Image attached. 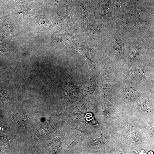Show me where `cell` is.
<instances>
[{"label": "cell", "instance_id": "cell-1", "mask_svg": "<svg viewBox=\"0 0 154 154\" xmlns=\"http://www.w3.org/2000/svg\"><path fill=\"white\" fill-rule=\"evenodd\" d=\"M118 78L145 84H154V64H146L119 69Z\"/></svg>", "mask_w": 154, "mask_h": 154}, {"label": "cell", "instance_id": "cell-2", "mask_svg": "<svg viewBox=\"0 0 154 154\" xmlns=\"http://www.w3.org/2000/svg\"><path fill=\"white\" fill-rule=\"evenodd\" d=\"M95 68L101 82L114 83L118 78L119 68L105 57L100 59Z\"/></svg>", "mask_w": 154, "mask_h": 154}, {"label": "cell", "instance_id": "cell-3", "mask_svg": "<svg viewBox=\"0 0 154 154\" xmlns=\"http://www.w3.org/2000/svg\"><path fill=\"white\" fill-rule=\"evenodd\" d=\"M74 48L79 52L86 60L89 70L95 67L100 58L97 57L92 49L84 46L76 47Z\"/></svg>", "mask_w": 154, "mask_h": 154}, {"label": "cell", "instance_id": "cell-4", "mask_svg": "<svg viewBox=\"0 0 154 154\" xmlns=\"http://www.w3.org/2000/svg\"><path fill=\"white\" fill-rule=\"evenodd\" d=\"M13 51L12 47L6 40L0 32V51L11 53Z\"/></svg>", "mask_w": 154, "mask_h": 154}, {"label": "cell", "instance_id": "cell-5", "mask_svg": "<svg viewBox=\"0 0 154 154\" xmlns=\"http://www.w3.org/2000/svg\"><path fill=\"white\" fill-rule=\"evenodd\" d=\"M3 14L2 12H1V11H0V21L3 19Z\"/></svg>", "mask_w": 154, "mask_h": 154}]
</instances>
